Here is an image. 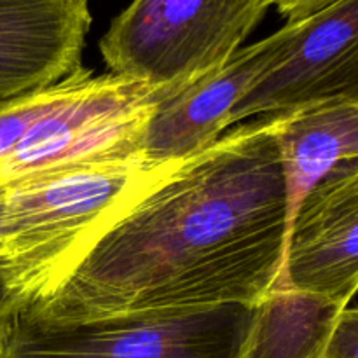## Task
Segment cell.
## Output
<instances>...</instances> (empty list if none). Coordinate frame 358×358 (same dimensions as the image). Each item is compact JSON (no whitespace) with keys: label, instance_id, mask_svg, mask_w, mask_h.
Segmentation results:
<instances>
[{"label":"cell","instance_id":"1","mask_svg":"<svg viewBox=\"0 0 358 358\" xmlns=\"http://www.w3.org/2000/svg\"><path fill=\"white\" fill-rule=\"evenodd\" d=\"M276 115L236 126L185 159L115 224L52 294L45 322L175 308L257 306L278 282L287 198Z\"/></svg>","mask_w":358,"mask_h":358},{"label":"cell","instance_id":"2","mask_svg":"<svg viewBox=\"0 0 358 358\" xmlns=\"http://www.w3.org/2000/svg\"><path fill=\"white\" fill-rule=\"evenodd\" d=\"M184 161L159 163L142 154L108 157L6 185L0 278L17 310L55 292Z\"/></svg>","mask_w":358,"mask_h":358},{"label":"cell","instance_id":"3","mask_svg":"<svg viewBox=\"0 0 358 358\" xmlns=\"http://www.w3.org/2000/svg\"><path fill=\"white\" fill-rule=\"evenodd\" d=\"M254 315L231 304L45 322L16 310L0 358H243Z\"/></svg>","mask_w":358,"mask_h":358},{"label":"cell","instance_id":"4","mask_svg":"<svg viewBox=\"0 0 358 358\" xmlns=\"http://www.w3.org/2000/svg\"><path fill=\"white\" fill-rule=\"evenodd\" d=\"M271 0H131L100 41L110 73L177 90L241 49Z\"/></svg>","mask_w":358,"mask_h":358},{"label":"cell","instance_id":"5","mask_svg":"<svg viewBox=\"0 0 358 358\" xmlns=\"http://www.w3.org/2000/svg\"><path fill=\"white\" fill-rule=\"evenodd\" d=\"M163 87L79 69L55 103L0 157V187L58 168L135 156Z\"/></svg>","mask_w":358,"mask_h":358},{"label":"cell","instance_id":"6","mask_svg":"<svg viewBox=\"0 0 358 358\" xmlns=\"http://www.w3.org/2000/svg\"><path fill=\"white\" fill-rule=\"evenodd\" d=\"M282 30V58L238 103L231 126L325 101H358V0H338Z\"/></svg>","mask_w":358,"mask_h":358},{"label":"cell","instance_id":"7","mask_svg":"<svg viewBox=\"0 0 358 358\" xmlns=\"http://www.w3.org/2000/svg\"><path fill=\"white\" fill-rule=\"evenodd\" d=\"M275 289L350 306L358 292V161L332 171L301 203Z\"/></svg>","mask_w":358,"mask_h":358},{"label":"cell","instance_id":"8","mask_svg":"<svg viewBox=\"0 0 358 358\" xmlns=\"http://www.w3.org/2000/svg\"><path fill=\"white\" fill-rule=\"evenodd\" d=\"M285 34L241 48L206 76L177 90H163L145 126L138 152L159 163L184 161L215 143L231 126L241 100L282 58Z\"/></svg>","mask_w":358,"mask_h":358},{"label":"cell","instance_id":"9","mask_svg":"<svg viewBox=\"0 0 358 358\" xmlns=\"http://www.w3.org/2000/svg\"><path fill=\"white\" fill-rule=\"evenodd\" d=\"M90 0H0V103L83 69Z\"/></svg>","mask_w":358,"mask_h":358},{"label":"cell","instance_id":"10","mask_svg":"<svg viewBox=\"0 0 358 358\" xmlns=\"http://www.w3.org/2000/svg\"><path fill=\"white\" fill-rule=\"evenodd\" d=\"M275 115L289 231L311 189L338 168L358 161V101H325Z\"/></svg>","mask_w":358,"mask_h":358},{"label":"cell","instance_id":"11","mask_svg":"<svg viewBox=\"0 0 358 358\" xmlns=\"http://www.w3.org/2000/svg\"><path fill=\"white\" fill-rule=\"evenodd\" d=\"M341 310L315 294L273 289L255 306L243 358H320Z\"/></svg>","mask_w":358,"mask_h":358},{"label":"cell","instance_id":"12","mask_svg":"<svg viewBox=\"0 0 358 358\" xmlns=\"http://www.w3.org/2000/svg\"><path fill=\"white\" fill-rule=\"evenodd\" d=\"M63 83L0 103V157L20 142L38 115L44 114L62 94Z\"/></svg>","mask_w":358,"mask_h":358},{"label":"cell","instance_id":"13","mask_svg":"<svg viewBox=\"0 0 358 358\" xmlns=\"http://www.w3.org/2000/svg\"><path fill=\"white\" fill-rule=\"evenodd\" d=\"M320 358H358V306L339 311Z\"/></svg>","mask_w":358,"mask_h":358},{"label":"cell","instance_id":"14","mask_svg":"<svg viewBox=\"0 0 358 358\" xmlns=\"http://www.w3.org/2000/svg\"><path fill=\"white\" fill-rule=\"evenodd\" d=\"M336 2L338 0H271V7H276L287 23H296Z\"/></svg>","mask_w":358,"mask_h":358},{"label":"cell","instance_id":"15","mask_svg":"<svg viewBox=\"0 0 358 358\" xmlns=\"http://www.w3.org/2000/svg\"><path fill=\"white\" fill-rule=\"evenodd\" d=\"M16 310V301L13 299L9 289H7L6 283H3V280L0 278V336H2V332L6 331V327L9 325L10 318L14 317Z\"/></svg>","mask_w":358,"mask_h":358},{"label":"cell","instance_id":"16","mask_svg":"<svg viewBox=\"0 0 358 358\" xmlns=\"http://www.w3.org/2000/svg\"><path fill=\"white\" fill-rule=\"evenodd\" d=\"M3 222H6V189L0 187V241L3 236Z\"/></svg>","mask_w":358,"mask_h":358}]
</instances>
